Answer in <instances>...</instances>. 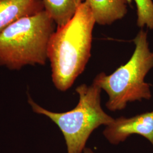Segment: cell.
<instances>
[{
    "label": "cell",
    "mask_w": 153,
    "mask_h": 153,
    "mask_svg": "<svg viewBox=\"0 0 153 153\" xmlns=\"http://www.w3.org/2000/svg\"><path fill=\"white\" fill-rule=\"evenodd\" d=\"M96 22L89 6L84 2L74 16L57 27L48 46L52 78L55 87L65 91L82 74L91 57L93 33Z\"/></svg>",
    "instance_id": "obj_1"
},
{
    "label": "cell",
    "mask_w": 153,
    "mask_h": 153,
    "mask_svg": "<svg viewBox=\"0 0 153 153\" xmlns=\"http://www.w3.org/2000/svg\"><path fill=\"white\" fill-rule=\"evenodd\" d=\"M56 25L43 10L14 22L0 33V65L18 70L45 64L49 40Z\"/></svg>",
    "instance_id": "obj_2"
},
{
    "label": "cell",
    "mask_w": 153,
    "mask_h": 153,
    "mask_svg": "<svg viewBox=\"0 0 153 153\" xmlns=\"http://www.w3.org/2000/svg\"><path fill=\"white\" fill-rule=\"evenodd\" d=\"M133 42L134 51L126 64L109 76L99 73L93 81L107 93L106 107L111 111L124 109L129 102L152 98L150 84L144 81L153 68V52L149 49L148 32L141 30Z\"/></svg>",
    "instance_id": "obj_3"
},
{
    "label": "cell",
    "mask_w": 153,
    "mask_h": 153,
    "mask_svg": "<svg viewBox=\"0 0 153 153\" xmlns=\"http://www.w3.org/2000/svg\"><path fill=\"white\" fill-rule=\"evenodd\" d=\"M101 90L93 83L79 86L76 89L79 97L78 103L74 108L62 113L45 109L30 97L28 103L35 113L47 116L59 126L65 141L67 153H83L93 131L99 126L109 125L114 120L102 108Z\"/></svg>",
    "instance_id": "obj_4"
},
{
    "label": "cell",
    "mask_w": 153,
    "mask_h": 153,
    "mask_svg": "<svg viewBox=\"0 0 153 153\" xmlns=\"http://www.w3.org/2000/svg\"><path fill=\"white\" fill-rule=\"evenodd\" d=\"M104 137L113 145L124 142L131 134L146 138L153 146V111L130 118L120 117L106 126Z\"/></svg>",
    "instance_id": "obj_5"
},
{
    "label": "cell",
    "mask_w": 153,
    "mask_h": 153,
    "mask_svg": "<svg viewBox=\"0 0 153 153\" xmlns=\"http://www.w3.org/2000/svg\"><path fill=\"white\" fill-rule=\"evenodd\" d=\"M43 10L42 0H0V33L22 18Z\"/></svg>",
    "instance_id": "obj_6"
},
{
    "label": "cell",
    "mask_w": 153,
    "mask_h": 153,
    "mask_svg": "<svg viewBox=\"0 0 153 153\" xmlns=\"http://www.w3.org/2000/svg\"><path fill=\"white\" fill-rule=\"evenodd\" d=\"M96 23L109 25L121 19L128 12L127 0H85Z\"/></svg>",
    "instance_id": "obj_7"
},
{
    "label": "cell",
    "mask_w": 153,
    "mask_h": 153,
    "mask_svg": "<svg viewBox=\"0 0 153 153\" xmlns=\"http://www.w3.org/2000/svg\"><path fill=\"white\" fill-rule=\"evenodd\" d=\"M44 10L57 27L65 25L74 16L85 0H42Z\"/></svg>",
    "instance_id": "obj_8"
},
{
    "label": "cell",
    "mask_w": 153,
    "mask_h": 153,
    "mask_svg": "<svg viewBox=\"0 0 153 153\" xmlns=\"http://www.w3.org/2000/svg\"><path fill=\"white\" fill-rule=\"evenodd\" d=\"M137 7V25L139 27L153 29V0H134Z\"/></svg>",
    "instance_id": "obj_9"
},
{
    "label": "cell",
    "mask_w": 153,
    "mask_h": 153,
    "mask_svg": "<svg viewBox=\"0 0 153 153\" xmlns=\"http://www.w3.org/2000/svg\"><path fill=\"white\" fill-rule=\"evenodd\" d=\"M83 153H95L91 149L88 148H86L84 150H83Z\"/></svg>",
    "instance_id": "obj_10"
}]
</instances>
